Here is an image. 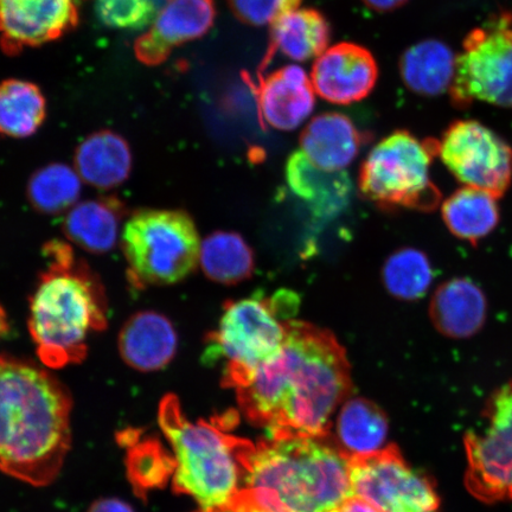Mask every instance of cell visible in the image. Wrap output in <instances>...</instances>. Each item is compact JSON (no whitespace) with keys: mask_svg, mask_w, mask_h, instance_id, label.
<instances>
[{"mask_svg":"<svg viewBox=\"0 0 512 512\" xmlns=\"http://www.w3.org/2000/svg\"><path fill=\"white\" fill-rule=\"evenodd\" d=\"M350 389L347 354L335 335L290 319L277 354L236 393L243 413L271 439L322 438Z\"/></svg>","mask_w":512,"mask_h":512,"instance_id":"1","label":"cell"},{"mask_svg":"<svg viewBox=\"0 0 512 512\" xmlns=\"http://www.w3.org/2000/svg\"><path fill=\"white\" fill-rule=\"evenodd\" d=\"M72 408L49 370L0 355V471L34 486L53 483L72 445Z\"/></svg>","mask_w":512,"mask_h":512,"instance_id":"2","label":"cell"},{"mask_svg":"<svg viewBox=\"0 0 512 512\" xmlns=\"http://www.w3.org/2000/svg\"><path fill=\"white\" fill-rule=\"evenodd\" d=\"M352 496L349 459L316 438L284 437L251 445L242 490L246 512H335Z\"/></svg>","mask_w":512,"mask_h":512,"instance_id":"3","label":"cell"},{"mask_svg":"<svg viewBox=\"0 0 512 512\" xmlns=\"http://www.w3.org/2000/svg\"><path fill=\"white\" fill-rule=\"evenodd\" d=\"M47 267L30 297L28 328L44 367L61 369L86 360L88 339L108 328L105 286L68 243L43 248Z\"/></svg>","mask_w":512,"mask_h":512,"instance_id":"4","label":"cell"},{"mask_svg":"<svg viewBox=\"0 0 512 512\" xmlns=\"http://www.w3.org/2000/svg\"><path fill=\"white\" fill-rule=\"evenodd\" d=\"M158 420L174 453V490L194 498L202 510L232 505L242 490L245 456L252 444L219 425L188 420L175 395L160 402Z\"/></svg>","mask_w":512,"mask_h":512,"instance_id":"5","label":"cell"},{"mask_svg":"<svg viewBox=\"0 0 512 512\" xmlns=\"http://www.w3.org/2000/svg\"><path fill=\"white\" fill-rule=\"evenodd\" d=\"M299 306L296 294L280 291L272 298L252 297L224 304L219 326L207 336L209 361L224 362L223 384L240 389L281 348L286 323Z\"/></svg>","mask_w":512,"mask_h":512,"instance_id":"6","label":"cell"},{"mask_svg":"<svg viewBox=\"0 0 512 512\" xmlns=\"http://www.w3.org/2000/svg\"><path fill=\"white\" fill-rule=\"evenodd\" d=\"M201 243L187 211H134L120 236L128 283L137 291L182 283L200 262Z\"/></svg>","mask_w":512,"mask_h":512,"instance_id":"7","label":"cell"},{"mask_svg":"<svg viewBox=\"0 0 512 512\" xmlns=\"http://www.w3.org/2000/svg\"><path fill=\"white\" fill-rule=\"evenodd\" d=\"M439 142H421L407 131H396L381 140L362 164L360 190L382 209L430 211L441 194L430 176Z\"/></svg>","mask_w":512,"mask_h":512,"instance_id":"8","label":"cell"},{"mask_svg":"<svg viewBox=\"0 0 512 512\" xmlns=\"http://www.w3.org/2000/svg\"><path fill=\"white\" fill-rule=\"evenodd\" d=\"M453 105L475 101L512 110V16L503 12L465 37L450 88Z\"/></svg>","mask_w":512,"mask_h":512,"instance_id":"9","label":"cell"},{"mask_svg":"<svg viewBox=\"0 0 512 512\" xmlns=\"http://www.w3.org/2000/svg\"><path fill=\"white\" fill-rule=\"evenodd\" d=\"M464 444L467 491L484 503L512 501V380L490 395L482 428Z\"/></svg>","mask_w":512,"mask_h":512,"instance_id":"10","label":"cell"},{"mask_svg":"<svg viewBox=\"0 0 512 512\" xmlns=\"http://www.w3.org/2000/svg\"><path fill=\"white\" fill-rule=\"evenodd\" d=\"M349 465L352 495L380 512H440L431 479L409 465L395 446L351 458Z\"/></svg>","mask_w":512,"mask_h":512,"instance_id":"11","label":"cell"},{"mask_svg":"<svg viewBox=\"0 0 512 512\" xmlns=\"http://www.w3.org/2000/svg\"><path fill=\"white\" fill-rule=\"evenodd\" d=\"M438 156L464 187L501 198L512 177V150L498 134L476 120H457L448 126Z\"/></svg>","mask_w":512,"mask_h":512,"instance_id":"12","label":"cell"},{"mask_svg":"<svg viewBox=\"0 0 512 512\" xmlns=\"http://www.w3.org/2000/svg\"><path fill=\"white\" fill-rule=\"evenodd\" d=\"M82 0H0V48L16 56L78 27Z\"/></svg>","mask_w":512,"mask_h":512,"instance_id":"13","label":"cell"},{"mask_svg":"<svg viewBox=\"0 0 512 512\" xmlns=\"http://www.w3.org/2000/svg\"><path fill=\"white\" fill-rule=\"evenodd\" d=\"M379 79L373 54L355 43H339L324 51L312 67L315 92L336 105H350L367 98Z\"/></svg>","mask_w":512,"mask_h":512,"instance_id":"14","label":"cell"},{"mask_svg":"<svg viewBox=\"0 0 512 512\" xmlns=\"http://www.w3.org/2000/svg\"><path fill=\"white\" fill-rule=\"evenodd\" d=\"M215 18L214 0H165L150 30L134 43V54L146 66H159L174 48L207 35Z\"/></svg>","mask_w":512,"mask_h":512,"instance_id":"15","label":"cell"},{"mask_svg":"<svg viewBox=\"0 0 512 512\" xmlns=\"http://www.w3.org/2000/svg\"><path fill=\"white\" fill-rule=\"evenodd\" d=\"M262 124L279 131H292L309 118L316 92L303 68L287 66L259 76L255 87Z\"/></svg>","mask_w":512,"mask_h":512,"instance_id":"16","label":"cell"},{"mask_svg":"<svg viewBox=\"0 0 512 512\" xmlns=\"http://www.w3.org/2000/svg\"><path fill=\"white\" fill-rule=\"evenodd\" d=\"M118 348L127 366L143 373L162 370L177 354L175 325L163 313H134L120 330Z\"/></svg>","mask_w":512,"mask_h":512,"instance_id":"17","label":"cell"},{"mask_svg":"<svg viewBox=\"0 0 512 512\" xmlns=\"http://www.w3.org/2000/svg\"><path fill=\"white\" fill-rule=\"evenodd\" d=\"M127 208L120 198L104 196L76 203L63 221V233L74 245L104 255L117 246Z\"/></svg>","mask_w":512,"mask_h":512,"instance_id":"18","label":"cell"},{"mask_svg":"<svg viewBox=\"0 0 512 512\" xmlns=\"http://www.w3.org/2000/svg\"><path fill=\"white\" fill-rule=\"evenodd\" d=\"M488 302L482 288L465 278H454L438 287L430 304V317L440 334L453 339L470 338L482 330Z\"/></svg>","mask_w":512,"mask_h":512,"instance_id":"19","label":"cell"},{"mask_svg":"<svg viewBox=\"0 0 512 512\" xmlns=\"http://www.w3.org/2000/svg\"><path fill=\"white\" fill-rule=\"evenodd\" d=\"M364 134L347 115L324 113L313 118L300 136L302 152L310 162L326 171H343L354 162Z\"/></svg>","mask_w":512,"mask_h":512,"instance_id":"20","label":"cell"},{"mask_svg":"<svg viewBox=\"0 0 512 512\" xmlns=\"http://www.w3.org/2000/svg\"><path fill=\"white\" fill-rule=\"evenodd\" d=\"M75 170L83 182L100 190H111L125 183L132 172L130 145L113 131L88 136L76 149Z\"/></svg>","mask_w":512,"mask_h":512,"instance_id":"21","label":"cell"},{"mask_svg":"<svg viewBox=\"0 0 512 512\" xmlns=\"http://www.w3.org/2000/svg\"><path fill=\"white\" fill-rule=\"evenodd\" d=\"M331 28L328 19L315 9H298L271 23V46L262 66L280 51L294 61L318 59L328 50Z\"/></svg>","mask_w":512,"mask_h":512,"instance_id":"22","label":"cell"},{"mask_svg":"<svg viewBox=\"0 0 512 512\" xmlns=\"http://www.w3.org/2000/svg\"><path fill=\"white\" fill-rule=\"evenodd\" d=\"M290 188L318 215L338 213L348 203L350 179L344 171H326L310 162L302 151L292 153L286 164Z\"/></svg>","mask_w":512,"mask_h":512,"instance_id":"23","label":"cell"},{"mask_svg":"<svg viewBox=\"0 0 512 512\" xmlns=\"http://www.w3.org/2000/svg\"><path fill=\"white\" fill-rule=\"evenodd\" d=\"M457 56L446 43L425 40L402 54L400 75L409 91L421 96L450 92L456 75Z\"/></svg>","mask_w":512,"mask_h":512,"instance_id":"24","label":"cell"},{"mask_svg":"<svg viewBox=\"0 0 512 512\" xmlns=\"http://www.w3.org/2000/svg\"><path fill=\"white\" fill-rule=\"evenodd\" d=\"M388 421L375 403L361 398L344 403L337 420V438L348 459L380 452L386 444Z\"/></svg>","mask_w":512,"mask_h":512,"instance_id":"25","label":"cell"},{"mask_svg":"<svg viewBox=\"0 0 512 512\" xmlns=\"http://www.w3.org/2000/svg\"><path fill=\"white\" fill-rule=\"evenodd\" d=\"M498 198L489 192L463 187L453 192L441 207L446 227L460 240L477 243L497 227Z\"/></svg>","mask_w":512,"mask_h":512,"instance_id":"26","label":"cell"},{"mask_svg":"<svg viewBox=\"0 0 512 512\" xmlns=\"http://www.w3.org/2000/svg\"><path fill=\"white\" fill-rule=\"evenodd\" d=\"M200 265L215 283L236 285L252 277L254 252L240 234L220 230L202 241Z\"/></svg>","mask_w":512,"mask_h":512,"instance_id":"27","label":"cell"},{"mask_svg":"<svg viewBox=\"0 0 512 512\" xmlns=\"http://www.w3.org/2000/svg\"><path fill=\"white\" fill-rule=\"evenodd\" d=\"M47 117V101L40 87L23 80L0 83V133L11 138H28Z\"/></svg>","mask_w":512,"mask_h":512,"instance_id":"28","label":"cell"},{"mask_svg":"<svg viewBox=\"0 0 512 512\" xmlns=\"http://www.w3.org/2000/svg\"><path fill=\"white\" fill-rule=\"evenodd\" d=\"M81 191L78 171L63 163H51L32 174L27 196L30 206L38 213L57 215L79 203Z\"/></svg>","mask_w":512,"mask_h":512,"instance_id":"29","label":"cell"},{"mask_svg":"<svg viewBox=\"0 0 512 512\" xmlns=\"http://www.w3.org/2000/svg\"><path fill=\"white\" fill-rule=\"evenodd\" d=\"M382 280L393 297L413 302L425 297L431 287L433 268L430 259L419 249L401 248L384 262Z\"/></svg>","mask_w":512,"mask_h":512,"instance_id":"30","label":"cell"},{"mask_svg":"<svg viewBox=\"0 0 512 512\" xmlns=\"http://www.w3.org/2000/svg\"><path fill=\"white\" fill-rule=\"evenodd\" d=\"M174 472V457H170L153 441L132 445L128 454V473L138 492L162 486L174 476Z\"/></svg>","mask_w":512,"mask_h":512,"instance_id":"31","label":"cell"},{"mask_svg":"<svg viewBox=\"0 0 512 512\" xmlns=\"http://www.w3.org/2000/svg\"><path fill=\"white\" fill-rule=\"evenodd\" d=\"M95 10L107 28L125 31L143 30L158 15L156 0H96Z\"/></svg>","mask_w":512,"mask_h":512,"instance_id":"32","label":"cell"},{"mask_svg":"<svg viewBox=\"0 0 512 512\" xmlns=\"http://www.w3.org/2000/svg\"><path fill=\"white\" fill-rule=\"evenodd\" d=\"M281 0H228L229 8L240 22L262 27L271 24Z\"/></svg>","mask_w":512,"mask_h":512,"instance_id":"33","label":"cell"},{"mask_svg":"<svg viewBox=\"0 0 512 512\" xmlns=\"http://www.w3.org/2000/svg\"><path fill=\"white\" fill-rule=\"evenodd\" d=\"M88 512H134L130 505L119 499L106 498L95 502Z\"/></svg>","mask_w":512,"mask_h":512,"instance_id":"34","label":"cell"},{"mask_svg":"<svg viewBox=\"0 0 512 512\" xmlns=\"http://www.w3.org/2000/svg\"><path fill=\"white\" fill-rule=\"evenodd\" d=\"M337 512H380L375 509L373 505L369 504L366 501H363L362 498L356 497L352 495L345 501L341 507H339Z\"/></svg>","mask_w":512,"mask_h":512,"instance_id":"35","label":"cell"},{"mask_svg":"<svg viewBox=\"0 0 512 512\" xmlns=\"http://www.w3.org/2000/svg\"><path fill=\"white\" fill-rule=\"evenodd\" d=\"M369 9L377 12H390L398 10L405 5L408 0H362Z\"/></svg>","mask_w":512,"mask_h":512,"instance_id":"36","label":"cell"},{"mask_svg":"<svg viewBox=\"0 0 512 512\" xmlns=\"http://www.w3.org/2000/svg\"><path fill=\"white\" fill-rule=\"evenodd\" d=\"M302 2H303V0H281L279 9L277 12V16H275L273 21H275V19H277L281 16L288 14V12L298 10L299 6H300V4H302Z\"/></svg>","mask_w":512,"mask_h":512,"instance_id":"37","label":"cell"},{"mask_svg":"<svg viewBox=\"0 0 512 512\" xmlns=\"http://www.w3.org/2000/svg\"><path fill=\"white\" fill-rule=\"evenodd\" d=\"M8 331H9L8 316H6L5 310L3 309L2 305H0V338H2Z\"/></svg>","mask_w":512,"mask_h":512,"instance_id":"38","label":"cell"},{"mask_svg":"<svg viewBox=\"0 0 512 512\" xmlns=\"http://www.w3.org/2000/svg\"><path fill=\"white\" fill-rule=\"evenodd\" d=\"M201 512H246L236 505H229V507L210 509V510H202Z\"/></svg>","mask_w":512,"mask_h":512,"instance_id":"39","label":"cell"},{"mask_svg":"<svg viewBox=\"0 0 512 512\" xmlns=\"http://www.w3.org/2000/svg\"><path fill=\"white\" fill-rule=\"evenodd\" d=\"M338 509H339V508H338ZM338 509H337L335 512H337V511H338Z\"/></svg>","mask_w":512,"mask_h":512,"instance_id":"40","label":"cell"}]
</instances>
